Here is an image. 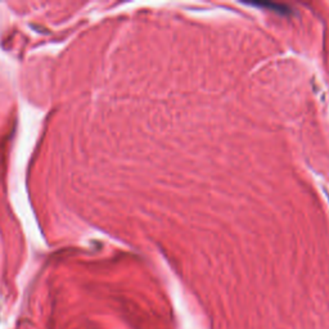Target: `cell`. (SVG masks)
Wrapping results in <instances>:
<instances>
[]
</instances>
